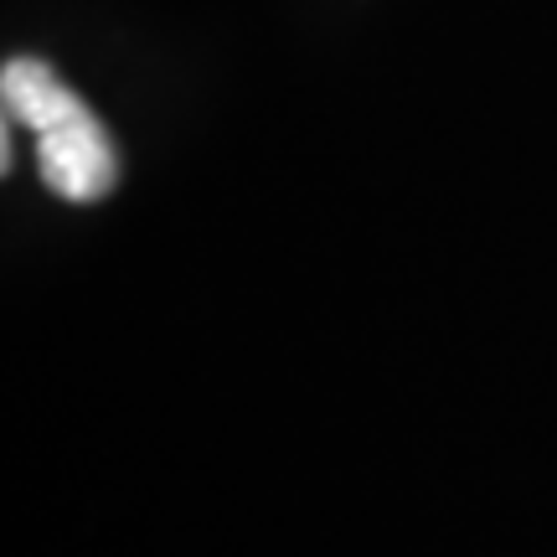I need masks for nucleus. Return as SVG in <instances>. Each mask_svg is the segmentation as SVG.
Masks as SVG:
<instances>
[{
  "instance_id": "f257e3e1",
  "label": "nucleus",
  "mask_w": 557,
  "mask_h": 557,
  "mask_svg": "<svg viewBox=\"0 0 557 557\" xmlns=\"http://www.w3.org/2000/svg\"><path fill=\"white\" fill-rule=\"evenodd\" d=\"M37 171L47 191L62 201H103L114 191L120 160H114V139L88 109L73 114L67 124L37 135Z\"/></svg>"
},
{
  "instance_id": "f03ea898",
  "label": "nucleus",
  "mask_w": 557,
  "mask_h": 557,
  "mask_svg": "<svg viewBox=\"0 0 557 557\" xmlns=\"http://www.w3.org/2000/svg\"><path fill=\"white\" fill-rule=\"evenodd\" d=\"M0 94H5V114H11V124H26L32 135H47V129H58V124H67L73 114L88 109V103H83L52 67H41V62H32V58L5 62Z\"/></svg>"
}]
</instances>
